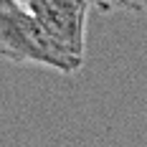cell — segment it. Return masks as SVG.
Masks as SVG:
<instances>
[{"label":"cell","mask_w":147,"mask_h":147,"mask_svg":"<svg viewBox=\"0 0 147 147\" xmlns=\"http://www.w3.org/2000/svg\"><path fill=\"white\" fill-rule=\"evenodd\" d=\"M48 48L59 61L61 74H76L86 59V20L94 0H20Z\"/></svg>","instance_id":"1"},{"label":"cell","mask_w":147,"mask_h":147,"mask_svg":"<svg viewBox=\"0 0 147 147\" xmlns=\"http://www.w3.org/2000/svg\"><path fill=\"white\" fill-rule=\"evenodd\" d=\"M0 56L15 63H33L59 71L53 51L20 0H0Z\"/></svg>","instance_id":"2"},{"label":"cell","mask_w":147,"mask_h":147,"mask_svg":"<svg viewBox=\"0 0 147 147\" xmlns=\"http://www.w3.org/2000/svg\"><path fill=\"white\" fill-rule=\"evenodd\" d=\"M96 8L107 13L112 10H127V13H147V0H94Z\"/></svg>","instance_id":"3"}]
</instances>
